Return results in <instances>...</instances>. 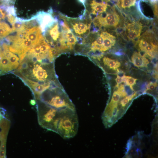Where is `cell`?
I'll use <instances>...</instances> for the list:
<instances>
[{"instance_id":"1","label":"cell","mask_w":158,"mask_h":158,"mask_svg":"<svg viewBox=\"0 0 158 158\" xmlns=\"http://www.w3.org/2000/svg\"><path fill=\"white\" fill-rule=\"evenodd\" d=\"M78 128V119L75 110L68 108L62 109L57 133L63 138H70L75 135Z\"/></svg>"},{"instance_id":"2","label":"cell","mask_w":158,"mask_h":158,"mask_svg":"<svg viewBox=\"0 0 158 158\" xmlns=\"http://www.w3.org/2000/svg\"><path fill=\"white\" fill-rule=\"evenodd\" d=\"M39 124L42 128L57 133L61 109H58L46 104L37 108Z\"/></svg>"},{"instance_id":"3","label":"cell","mask_w":158,"mask_h":158,"mask_svg":"<svg viewBox=\"0 0 158 158\" xmlns=\"http://www.w3.org/2000/svg\"><path fill=\"white\" fill-rule=\"evenodd\" d=\"M55 94L49 95L48 97L44 98V102L49 106L58 109L68 108L75 110L74 105L63 93L57 92Z\"/></svg>"},{"instance_id":"4","label":"cell","mask_w":158,"mask_h":158,"mask_svg":"<svg viewBox=\"0 0 158 158\" xmlns=\"http://www.w3.org/2000/svg\"><path fill=\"white\" fill-rule=\"evenodd\" d=\"M105 12L98 14L93 19L92 22L94 25L103 27L116 26L119 20L118 16L115 12L110 13Z\"/></svg>"},{"instance_id":"5","label":"cell","mask_w":158,"mask_h":158,"mask_svg":"<svg viewBox=\"0 0 158 158\" xmlns=\"http://www.w3.org/2000/svg\"><path fill=\"white\" fill-rule=\"evenodd\" d=\"M53 13L52 8L49 9L48 12L43 11H40L30 19L36 20L40 26L42 33L56 21L57 18L56 16L54 17L53 16Z\"/></svg>"},{"instance_id":"6","label":"cell","mask_w":158,"mask_h":158,"mask_svg":"<svg viewBox=\"0 0 158 158\" xmlns=\"http://www.w3.org/2000/svg\"><path fill=\"white\" fill-rule=\"evenodd\" d=\"M84 19L77 20L75 19H72V20H70V23L76 36L81 37L82 35V37L85 39L90 33L91 22L88 23V20H87L84 21Z\"/></svg>"},{"instance_id":"7","label":"cell","mask_w":158,"mask_h":158,"mask_svg":"<svg viewBox=\"0 0 158 158\" xmlns=\"http://www.w3.org/2000/svg\"><path fill=\"white\" fill-rule=\"evenodd\" d=\"M128 32V37L130 40L134 41L139 39L142 29V25L140 23L134 22L127 26Z\"/></svg>"},{"instance_id":"8","label":"cell","mask_w":158,"mask_h":158,"mask_svg":"<svg viewBox=\"0 0 158 158\" xmlns=\"http://www.w3.org/2000/svg\"><path fill=\"white\" fill-rule=\"evenodd\" d=\"M101 33L103 35L104 41L100 51L103 52L109 50L114 45L116 38L114 36L107 32H102Z\"/></svg>"},{"instance_id":"9","label":"cell","mask_w":158,"mask_h":158,"mask_svg":"<svg viewBox=\"0 0 158 158\" xmlns=\"http://www.w3.org/2000/svg\"><path fill=\"white\" fill-rule=\"evenodd\" d=\"M131 60L134 65L138 67H147L149 63L148 61L145 56L136 51L132 55Z\"/></svg>"},{"instance_id":"10","label":"cell","mask_w":158,"mask_h":158,"mask_svg":"<svg viewBox=\"0 0 158 158\" xmlns=\"http://www.w3.org/2000/svg\"><path fill=\"white\" fill-rule=\"evenodd\" d=\"M92 8V13L97 15L98 14L105 12L107 8V4L104 1L102 3H97L93 0L90 4Z\"/></svg>"},{"instance_id":"11","label":"cell","mask_w":158,"mask_h":158,"mask_svg":"<svg viewBox=\"0 0 158 158\" xmlns=\"http://www.w3.org/2000/svg\"><path fill=\"white\" fill-rule=\"evenodd\" d=\"M32 72L34 76L39 80H44L48 76L46 70L37 64L34 65Z\"/></svg>"},{"instance_id":"12","label":"cell","mask_w":158,"mask_h":158,"mask_svg":"<svg viewBox=\"0 0 158 158\" xmlns=\"http://www.w3.org/2000/svg\"><path fill=\"white\" fill-rule=\"evenodd\" d=\"M27 82L30 85L34 91V93L36 95H40L44 91L49 88L50 85H42L37 84V82H34L30 80H27Z\"/></svg>"},{"instance_id":"13","label":"cell","mask_w":158,"mask_h":158,"mask_svg":"<svg viewBox=\"0 0 158 158\" xmlns=\"http://www.w3.org/2000/svg\"><path fill=\"white\" fill-rule=\"evenodd\" d=\"M3 51L5 54L8 57L13 69L16 68L19 65V58L18 56L11 52L8 48L4 49Z\"/></svg>"},{"instance_id":"14","label":"cell","mask_w":158,"mask_h":158,"mask_svg":"<svg viewBox=\"0 0 158 158\" xmlns=\"http://www.w3.org/2000/svg\"><path fill=\"white\" fill-rule=\"evenodd\" d=\"M0 69L4 72H7L13 69L8 57L4 53L0 60Z\"/></svg>"},{"instance_id":"15","label":"cell","mask_w":158,"mask_h":158,"mask_svg":"<svg viewBox=\"0 0 158 158\" xmlns=\"http://www.w3.org/2000/svg\"><path fill=\"white\" fill-rule=\"evenodd\" d=\"M13 32L12 28L6 23L0 22V38H3Z\"/></svg>"},{"instance_id":"16","label":"cell","mask_w":158,"mask_h":158,"mask_svg":"<svg viewBox=\"0 0 158 158\" xmlns=\"http://www.w3.org/2000/svg\"><path fill=\"white\" fill-rule=\"evenodd\" d=\"M103 62L104 65L107 66L110 68L114 70L117 69L121 66L120 62L117 60L112 59L106 57L103 58Z\"/></svg>"},{"instance_id":"17","label":"cell","mask_w":158,"mask_h":158,"mask_svg":"<svg viewBox=\"0 0 158 158\" xmlns=\"http://www.w3.org/2000/svg\"><path fill=\"white\" fill-rule=\"evenodd\" d=\"M120 97H121V95L117 91H114L109 105L114 106L117 105V103Z\"/></svg>"},{"instance_id":"18","label":"cell","mask_w":158,"mask_h":158,"mask_svg":"<svg viewBox=\"0 0 158 158\" xmlns=\"http://www.w3.org/2000/svg\"><path fill=\"white\" fill-rule=\"evenodd\" d=\"M136 0H121V6L123 8H129L135 5Z\"/></svg>"},{"instance_id":"19","label":"cell","mask_w":158,"mask_h":158,"mask_svg":"<svg viewBox=\"0 0 158 158\" xmlns=\"http://www.w3.org/2000/svg\"><path fill=\"white\" fill-rule=\"evenodd\" d=\"M126 82V85L133 87V86L136 84L137 79L130 76H125Z\"/></svg>"},{"instance_id":"20","label":"cell","mask_w":158,"mask_h":158,"mask_svg":"<svg viewBox=\"0 0 158 158\" xmlns=\"http://www.w3.org/2000/svg\"><path fill=\"white\" fill-rule=\"evenodd\" d=\"M149 43L146 37L142 39L139 42L138 46L142 51H143Z\"/></svg>"},{"instance_id":"21","label":"cell","mask_w":158,"mask_h":158,"mask_svg":"<svg viewBox=\"0 0 158 158\" xmlns=\"http://www.w3.org/2000/svg\"><path fill=\"white\" fill-rule=\"evenodd\" d=\"M135 95V93L131 95L127 96L121 101V104L122 107H125L130 100H131L134 96Z\"/></svg>"},{"instance_id":"22","label":"cell","mask_w":158,"mask_h":158,"mask_svg":"<svg viewBox=\"0 0 158 158\" xmlns=\"http://www.w3.org/2000/svg\"><path fill=\"white\" fill-rule=\"evenodd\" d=\"M157 86V84L156 83L150 82L147 85V90L153 91L154 90Z\"/></svg>"},{"instance_id":"23","label":"cell","mask_w":158,"mask_h":158,"mask_svg":"<svg viewBox=\"0 0 158 158\" xmlns=\"http://www.w3.org/2000/svg\"><path fill=\"white\" fill-rule=\"evenodd\" d=\"M20 65L18 69L19 70L26 69L28 68V64L26 61H23L22 63H20Z\"/></svg>"},{"instance_id":"24","label":"cell","mask_w":158,"mask_h":158,"mask_svg":"<svg viewBox=\"0 0 158 158\" xmlns=\"http://www.w3.org/2000/svg\"><path fill=\"white\" fill-rule=\"evenodd\" d=\"M118 109L117 106L114 107L112 108L111 111L112 115L116 117L117 115Z\"/></svg>"},{"instance_id":"25","label":"cell","mask_w":158,"mask_h":158,"mask_svg":"<svg viewBox=\"0 0 158 158\" xmlns=\"http://www.w3.org/2000/svg\"><path fill=\"white\" fill-rule=\"evenodd\" d=\"M5 110L4 109L0 107V121L3 118H5Z\"/></svg>"},{"instance_id":"26","label":"cell","mask_w":158,"mask_h":158,"mask_svg":"<svg viewBox=\"0 0 158 158\" xmlns=\"http://www.w3.org/2000/svg\"><path fill=\"white\" fill-rule=\"evenodd\" d=\"M6 141H4L1 142L0 150H6Z\"/></svg>"},{"instance_id":"27","label":"cell","mask_w":158,"mask_h":158,"mask_svg":"<svg viewBox=\"0 0 158 158\" xmlns=\"http://www.w3.org/2000/svg\"><path fill=\"white\" fill-rule=\"evenodd\" d=\"M115 80L117 83V85H119L122 82V77H121L118 75H117V77Z\"/></svg>"},{"instance_id":"28","label":"cell","mask_w":158,"mask_h":158,"mask_svg":"<svg viewBox=\"0 0 158 158\" xmlns=\"http://www.w3.org/2000/svg\"><path fill=\"white\" fill-rule=\"evenodd\" d=\"M6 157V150H0V158Z\"/></svg>"},{"instance_id":"29","label":"cell","mask_w":158,"mask_h":158,"mask_svg":"<svg viewBox=\"0 0 158 158\" xmlns=\"http://www.w3.org/2000/svg\"><path fill=\"white\" fill-rule=\"evenodd\" d=\"M85 7V9L84 11H86L85 4L87 1V0H78Z\"/></svg>"},{"instance_id":"30","label":"cell","mask_w":158,"mask_h":158,"mask_svg":"<svg viewBox=\"0 0 158 158\" xmlns=\"http://www.w3.org/2000/svg\"><path fill=\"white\" fill-rule=\"evenodd\" d=\"M30 103L31 105L34 106L36 104V102L35 100L32 99L30 100Z\"/></svg>"},{"instance_id":"31","label":"cell","mask_w":158,"mask_h":158,"mask_svg":"<svg viewBox=\"0 0 158 158\" xmlns=\"http://www.w3.org/2000/svg\"><path fill=\"white\" fill-rule=\"evenodd\" d=\"M150 0L152 2H156L157 0Z\"/></svg>"},{"instance_id":"32","label":"cell","mask_w":158,"mask_h":158,"mask_svg":"<svg viewBox=\"0 0 158 158\" xmlns=\"http://www.w3.org/2000/svg\"><path fill=\"white\" fill-rule=\"evenodd\" d=\"M2 71H0V75L2 74Z\"/></svg>"},{"instance_id":"33","label":"cell","mask_w":158,"mask_h":158,"mask_svg":"<svg viewBox=\"0 0 158 158\" xmlns=\"http://www.w3.org/2000/svg\"><path fill=\"white\" fill-rule=\"evenodd\" d=\"M0 1H1V2H3L2 0H0Z\"/></svg>"}]
</instances>
